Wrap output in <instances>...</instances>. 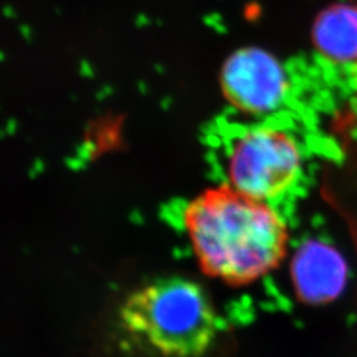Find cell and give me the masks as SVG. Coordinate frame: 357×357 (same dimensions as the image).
I'll return each mask as SVG.
<instances>
[{
	"instance_id": "1",
	"label": "cell",
	"mask_w": 357,
	"mask_h": 357,
	"mask_svg": "<svg viewBox=\"0 0 357 357\" xmlns=\"http://www.w3.org/2000/svg\"><path fill=\"white\" fill-rule=\"evenodd\" d=\"M183 222L202 271L231 287L262 280L287 255L289 228L281 215L229 183L193 199Z\"/></svg>"
},
{
	"instance_id": "2",
	"label": "cell",
	"mask_w": 357,
	"mask_h": 357,
	"mask_svg": "<svg viewBox=\"0 0 357 357\" xmlns=\"http://www.w3.org/2000/svg\"><path fill=\"white\" fill-rule=\"evenodd\" d=\"M121 320L128 333L163 357H202L218 330L209 294L185 277L160 278L130 294Z\"/></svg>"
},
{
	"instance_id": "4",
	"label": "cell",
	"mask_w": 357,
	"mask_h": 357,
	"mask_svg": "<svg viewBox=\"0 0 357 357\" xmlns=\"http://www.w3.org/2000/svg\"><path fill=\"white\" fill-rule=\"evenodd\" d=\"M221 88L228 102L246 114H266L282 103L289 85L280 63L261 50H241L227 60Z\"/></svg>"
},
{
	"instance_id": "3",
	"label": "cell",
	"mask_w": 357,
	"mask_h": 357,
	"mask_svg": "<svg viewBox=\"0 0 357 357\" xmlns=\"http://www.w3.org/2000/svg\"><path fill=\"white\" fill-rule=\"evenodd\" d=\"M301 165V149L289 132L278 128H253L243 132L230 149L229 184L268 202L293 185Z\"/></svg>"
},
{
	"instance_id": "5",
	"label": "cell",
	"mask_w": 357,
	"mask_h": 357,
	"mask_svg": "<svg viewBox=\"0 0 357 357\" xmlns=\"http://www.w3.org/2000/svg\"><path fill=\"white\" fill-rule=\"evenodd\" d=\"M291 281L298 299L307 305H326L344 289L347 265L331 246L308 241L291 261Z\"/></svg>"
},
{
	"instance_id": "6",
	"label": "cell",
	"mask_w": 357,
	"mask_h": 357,
	"mask_svg": "<svg viewBox=\"0 0 357 357\" xmlns=\"http://www.w3.org/2000/svg\"><path fill=\"white\" fill-rule=\"evenodd\" d=\"M312 38L332 61H357V7L335 6L326 10L314 26Z\"/></svg>"
}]
</instances>
